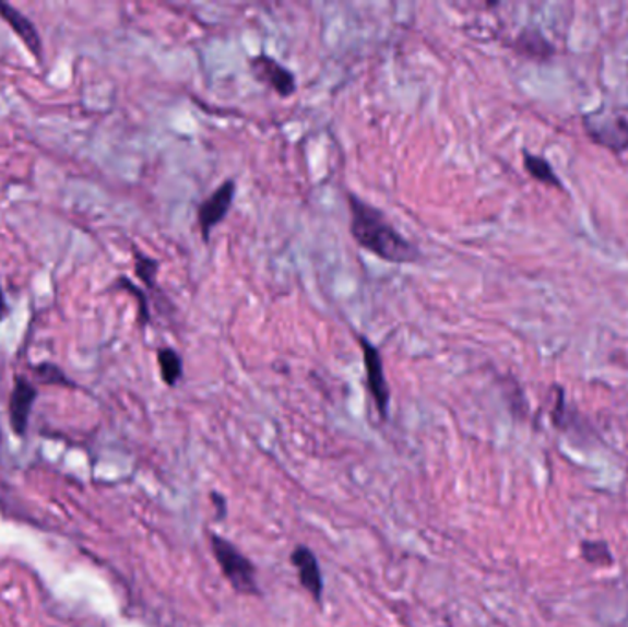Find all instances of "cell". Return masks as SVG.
I'll list each match as a JSON object with an SVG mask.
<instances>
[{
    "label": "cell",
    "mask_w": 628,
    "mask_h": 627,
    "mask_svg": "<svg viewBox=\"0 0 628 627\" xmlns=\"http://www.w3.org/2000/svg\"><path fill=\"white\" fill-rule=\"evenodd\" d=\"M347 201L352 212V236L363 249L395 265L419 260V249L393 227L381 210L375 209L355 193H347Z\"/></svg>",
    "instance_id": "obj_1"
},
{
    "label": "cell",
    "mask_w": 628,
    "mask_h": 627,
    "mask_svg": "<svg viewBox=\"0 0 628 627\" xmlns=\"http://www.w3.org/2000/svg\"><path fill=\"white\" fill-rule=\"evenodd\" d=\"M210 546L215 561L237 593L258 594V581H256V567L250 559L237 548L234 543L221 537L220 534H210Z\"/></svg>",
    "instance_id": "obj_2"
},
{
    "label": "cell",
    "mask_w": 628,
    "mask_h": 627,
    "mask_svg": "<svg viewBox=\"0 0 628 627\" xmlns=\"http://www.w3.org/2000/svg\"><path fill=\"white\" fill-rule=\"evenodd\" d=\"M582 123L597 144L614 152H628V107H600L589 113Z\"/></svg>",
    "instance_id": "obj_3"
},
{
    "label": "cell",
    "mask_w": 628,
    "mask_h": 627,
    "mask_svg": "<svg viewBox=\"0 0 628 627\" xmlns=\"http://www.w3.org/2000/svg\"><path fill=\"white\" fill-rule=\"evenodd\" d=\"M357 343L363 350L366 379H368L369 394L375 401V409L382 419H387L388 411H390V387L384 376L381 352L364 335H357Z\"/></svg>",
    "instance_id": "obj_4"
},
{
    "label": "cell",
    "mask_w": 628,
    "mask_h": 627,
    "mask_svg": "<svg viewBox=\"0 0 628 627\" xmlns=\"http://www.w3.org/2000/svg\"><path fill=\"white\" fill-rule=\"evenodd\" d=\"M236 198V180H225L215 192L199 204L197 209V223L201 228V236L204 241H210V234L217 225L223 223L226 214L230 212L232 203Z\"/></svg>",
    "instance_id": "obj_5"
},
{
    "label": "cell",
    "mask_w": 628,
    "mask_h": 627,
    "mask_svg": "<svg viewBox=\"0 0 628 627\" xmlns=\"http://www.w3.org/2000/svg\"><path fill=\"white\" fill-rule=\"evenodd\" d=\"M248 64H250L256 80L266 87H271L277 96L288 98L296 93L295 74L287 67H283L277 59L260 54V56H252L248 59Z\"/></svg>",
    "instance_id": "obj_6"
},
{
    "label": "cell",
    "mask_w": 628,
    "mask_h": 627,
    "mask_svg": "<svg viewBox=\"0 0 628 627\" xmlns=\"http://www.w3.org/2000/svg\"><path fill=\"white\" fill-rule=\"evenodd\" d=\"M291 561L298 572L300 585L306 589L307 593L311 594L312 600L320 602L323 596V575L320 564H318L317 554L309 546L298 545L293 551Z\"/></svg>",
    "instance_id": "obj_7"
},
{
    "label": "cell",
    "mask_w": 628,
    "mask_h": 627,
    "mask_svg": "<svg viewBox=\"0 0 628 627\" xmlns=\"http://www.w3.org/2000/svg\"><path fill=\"white\" fill-rule=\"evenodd\" d=\"M35 400H37V389L34 385L21 376L15 378L12 398H10V424L15 435L24 436L28 429L29 414H32Z\"/></svg>",
    "instance_id": "obj_8"
},
{
    "label": "cell",
    "mask_w": 628,
    "mask_h": 627,
    "mask_svg": "<svg viewBox=\"0 0 628 627\" xmlns=\"http://www.w3.org/2000/svg\"><path fill=\"white\" fill-rule=\"evenodd\" d=\"M0 17L10 24V28L17 34L19 39L26 45L29 52L34 54L35 59L40 61L43 59V43H40V35L34 23L28 17H24L17 8L10 7L7 2H0Z\"/></svg>",
    "instance_id": "obj_9"
},
{
    "label": "cell",
    "mask_w": 628,
    "mask_h": 627,
    "mask_svg": "<svg viewBox=\"0 0 628 627\" xmlns=\"http://www.w3.org/2000/svg\"><path fill=\"white\" fill-rule=\"evenodd\" d=\"M156 359H158V366H161L162 381L167 385V387H177L180 379L185 376V363H182V357L177 354V350L161 348L156 352Z\"/></svg>",
    "instance_id": "obj_10"
},
{
    "label": "cell",
    "mask_w": 628,
    "mask_h": 627,
    "mask_svg": "<svg viewBox=\"0 0 628 627\" xmlns=\"http://www.w3.org/2000/svg\"><path fill=\"white\" fill-rule=\"evenodd\" d=\"M514 47L519 52L533 56V58H546L554 52V47L541 34L530 32V29H525L519 35V39L514 42Z\"/></svg>",
    "instance_id": "obj_11"
},
{
    "label": "cell",
    "mask_w": 628,
    "mask_h": 627,
    "mask_svg": "<svg viewBox=\"0 0 628 627\" xmlns=\"http://www.w3.org/2000/svg\"><path fill=\"white\" fill-rule=\"evenodd\" d=\"M524 166L536 180H541L544 185H552V187H559V177L555 174L552 164L546 158L536 157L531 153H524Z\"/></svg>",
    "instance_id": "obj_12"
},
{
    "label": "cell",
    "mask_w": 628,
    "mask_h": 627,
    "mask_svg": "<svg viewBox=\"0 0 628 627\" xmlns=\"http://www.w3.org/2000/svg\"><path fill=\"white\" fill-rule=\"evenodd\" d=\"M134 269H137V274L139 279L144 282L150 289H155L156 287V274H158V262L150 258V256L142 255L140 250H134Z\"/></svg>",
    "instance_id": "obj_13"
},
{
    "label": "cell",
    "mask_w": 628,
    "mask_h": 627,
    "mask_svg": "<svg viewBox=\"0 0 628 627\" xmlns=\"http://www.w3.org/2000/svg\"><path fill=\"white\" fill-rule=\"evenodd\" d=\"M35 376L47 385H61V387H72V381H70L67 376H64L63 370L56 365H45L35 366Z\"/></svg>",
    "instance_id": "obj_14"
},
{
    "label": "cell",
    "mask_w": 628,
    "mask_h": 627,
    "mask_svg": "<svg viewBox=\"0 0 628 627\" xmlns=\"http://www.w3.org/2000/svg\"><path fill=\"white\" fill-rule=\"evenodd\" d=\"M584 551V558L589 559L590 564H608L611 561V554L603 543H586L582 545Z\"/></svg>",
    "instance_id": "obj_15"
},
{
    "label": "cell",
    "mask_w": 628,
    "mask_h": 627,
    "mask_svg": "<svg viewBox=\"0 0 628 627\" xmlns=\"http://www.w3.org/2000/svg\"><path fill=\"white\" fill-rule=\"evenodd\" d=\"M120 285L121 287H126V289L131 291V293H134V297H137V300L140 303V322H142V324H147V322H150V311H147V300H145L144 293L137 289L128 279H120Z\"/></svg>",
    "instance_id": "obj_16"
},
{
    "label": "cell",
    "mask_w": 628,
    "mask_h": 627,
    "mask_svg": "<svg viewBox=\"0 0 628 627\" xmlns=\"http://www.w3.org/2000/svg\"><path fill=\"white\" fill-rule=\"evenodd\" d=\"M210 499H212V502H214V506H215V518L225 519L226 518V497H223V495L217 494V492H214V494L210 495Z\"/></svg>",
    "instance_id": "obj_17"
},
{
    "label": "cell",
    "mask_w": 628,
    "mask_h": 627,
    "mask_svg": "<svg viewBox=\"0 0 628 627\" xmlns=\"http://www.w3.org/2000/svg\"><path fill=\"white\" fill-rule=\"evenodd\" d=\"M8 315L7 298H4V291L0 287V320L4 319Z\"/></svg>",
    "instance_id": "obj_18"
}]
</instances>
